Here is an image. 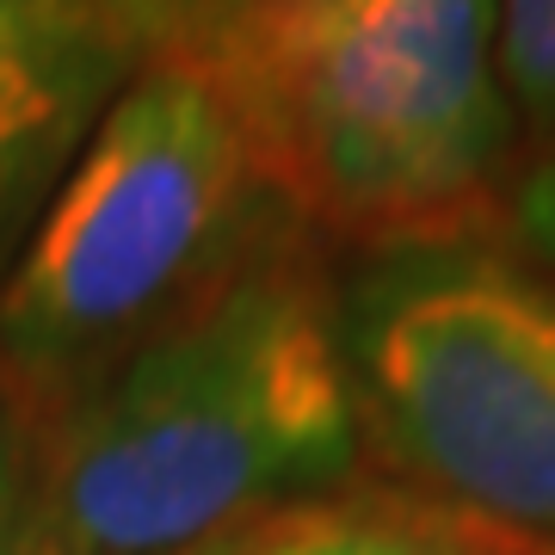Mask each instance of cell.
Returning a JSON list of instances; mask_svg holds the SVG:
<instances>
[{
	"mask_svg": "<svg viewBox=\"0 0 555 555\" xmlns=\"http://www.w3.org/2000/svg\"><path fill=\"white\" fill-rule=\"evenodd\" d=\"M513 217H518V235L555 266V155L525 173V185H518V198H513Z\"/></svg>",
	"mask_w": 555,
	"mask_h": 555,
	"instance_id": "10",
	"label": "cell"
},
{
	"mask_svg": "<svg viewBox=\"0 0 555 555\" xmlns=\"http://www.w3.org/2000/svg\"><path fill=\"white\" fill-rule=\"evenodd\" d=\"M358 426L481 550L555 555V284L476 241L383 247L339 302Z\"/></svg>",
	"mask_w": 555,
	"mask_h": 555,
	"instance_id": "4",
	"label": "cell"
},
{
	"mask_svg": "<svg viewBox=\"0 0 555 555\" xmlns=\"http://www.w3.org/2000/svg\"><path fill=\"white\" fill-rule=\"evenodd\" d=\"M235 555H488L469 531L438 513L383 506H297L235 543Z\"/></svg>",
	"mask_w": 555,
	"mask_h": 555,
	"instance_id": "6",
	"label": "cell"
},
{
	"mask_svg": "<svg viewBox=\"0 0 555 555\" xmlns=\"http://www.w3.org/2000/svg\"><path fill=\"white\" fill-rule=\"evenodd\" d=\"M185 62L284 217L358 241H469L513 149L494 0H222Z\"/></svg>",
	"mask_w": 555,
	"mask_h": 555,
	"instance_id": "2",
	"label": "cell"
},
{
	"mask_svg": "<svg viewBox=\"0 0 555 555\" xmlns=\"http://www.w3.org/2000/svg\"><path fill=\"white\" fill-rule=\"evenodd\" d=\"M0 555H31V494H25V433L0 396Z\"/></svg>",
	"mask_w": 555,
	"mask_h": 555,
	"instance_id": "9",
	"label": "cell"
},
{
	"mask_svg": "<svg viewBox=\"0 0 555 555\" xmlns=\"http://www.w3.org/2000/svg\"><path fill=\"white\" fill-rule=\"evenodd\" d=\"M272 217L217 93L185 62L137 68L0 284V396L20 433L266 254Z\"/></svg>",
	"mask_w": 555,
	"mask_h": 555,
	"instance_id": "3",
	"label": "cell"
},
{
	"mask_svg": "<svg viewBox=\"0 0 555 555\" xmlns=\"http://www.w3.org/2000/svg\"><path fill=\"white\" fill-rule=\"evenodd\" d=\"M93 7L155 62V56H173V50H185V43L198 38L204 20L217 13L222 0H93Z\"/></svg>",
	"mask_w": 555,
	"mask_h": 555,
	"instance_id": "8",
	"label": "cell"
},
{
	"mask_svg": "<svg viewBox=\"0 0 555 555\" xmlns=\"http://www.w3.org/2000/svg\"><path fill=\"white\" fill-rule=\"evenodd\" d=\"M494 7L506 100L543 137H555V0H494Z\"/></svg>",
	"mask_w": 555,
	"mask_h": 555,
	"instance_id": "7",
	"label": "cell"
},
{
	"mask_svg": "<svg viewBox=\"0 0 555 555\" xmlns=\"http://www.w3.org/2000/svg\"><path fill=\"white\" fill-rule=\"evenodd\" d=\"M241 537H229V543H210V550H185V555H235Z\"/></svg>",
	"mask_w": 555,
	"mask_h": 555,
	"instance_id": "11",
	"label": "cell"
},
{
	"mask_svg": "<svg viewBox=\"0 0 555 555\" xmlns=\"http://www.w3.org/2000/svg\"><path fill=\"white\" fill-rule=\"evenodd\" d=\"M339 302L266 247L25 433L31 555H185L358 469Z\"/></svg>",
	"mask_w": 555,
	"mask_h": 555,
	"instance_id": "1",
	"label": "cell"
},
{
	"mask_svg": "<svg viewBox=\"0 0 555 555\" xmlns=\"http://www.w3.org/2000/svg\"><path fill=\"white\" fill-rule=\"evenodd\" d=\"M137 62L93 0H0V259L31 241Z\"/></svg>",
	"mask_w": 555,
	"mask_h": 555,
	"instance_id": "5",
	"label": "cell"
}]
</instances>
